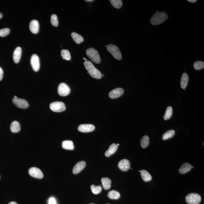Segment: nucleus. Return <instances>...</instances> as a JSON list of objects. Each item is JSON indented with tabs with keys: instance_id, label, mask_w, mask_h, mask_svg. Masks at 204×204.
Listing matches in <instances>:
<instances>
[{
	"instance_id": "nucleus-1",
	"label": "nucleus",
	"mask_w": 204,
	"mask_h": 204,
	"mask_svg": "<svg viewBox=\"0 0 204 204\" xmlns=\"http://www.w3.org/2000/svg\"><path fill=\"white\" fill-rule=\"evenodd\" d=\"M84 65L86 69L88 71V73L93 78L96 79L101 78V73L95 67L92 62L88 60L85 61Z\"/></svg>"
},
{
	"instance_id": "nucleus-2",
	"label": "nucleus",
	"mask_w": 204,
	"mask_h": 204,
	"mask_svg": "<svg viewBox=\"0 0 204 204\" xmlns=\"http://www.w3.org/2000/svg\"><path fill=\"white\" fill-rule=\"evenodd\" d=\"M168 16L164 12L156 13L152 16L151 19V22L152 25H158L162 24L166 21L168 18Z\"/></svg>"
},
{
	"instance_id": "nucleus-3",
	"label": "nucleus",
	"mask_w": 204,
	"mask_h": 204,
	"mask_svg": "<svg viewBox=\"0 0 204 204\" xmlns=\"http://www.w3.org/2000/svg\"><path fill=\"white\" fill-rule=\"evenodd\" d=\"M86 54L90 59L95 63H99L101 58L98 51L95 49L91 48L86 50Z\"/></svg>"
},
{
	"instance_id": "nucleus-4",
	"label": "nucleus",
	"mask_w": 204,
	"mask_h": 204,
	"mask_svg": "<svg viewBox=\"0 0 204 204\" xmlns=\"http://www.w3.org/2000/svg\"><path fill=\"white\" fill-rule=\"evenodd\" d=\"M107 50L113 56L115 59L118 60H121L122 55L118 48L114 45L109 44L107 46Z\"/></svg>"
},
{
	"instance_id": "nucleus-5",
	"label": "nucleus",
	"mask_w": 204,
	"mask_h": 204,
	"mask_svg": "<svg viewBox=\"0 0 204 204\" xmlns=\"http://www.w3.org/2000/svg\"><path fill=\"white\" fill-rule=\"evenodd\" d=\"M186 201L189 204H198L201 202V197L197 193H190L186 196Z\"/></svg>"
},
{
	"instance_id": "nucleus-6",
	"label": "nucleus",
	"mask_w": 204,
	"mask_h": 204,
	"mask_svg": "<svg viewBox=\"0 0 204 204\" xmlns=\"http://www.w3.org/2000/svg\"><path fill=\"white\" fill-rule=\"evenodd\" d=\"M50 108L54 112H60L65 111V105L63 102L55 101L51 103L50 105Z\"/></svg>"
},
{
	"instance_id": "nucleus-7",
	"label": "nucleus",
	"mask_w": 204,
	"mask_h": 204,
	"mask_svg": "<svg viewBox=\"0 0 204 204\" xmlns=\"http://www.w3.org/2000/svg\"><path fill=\"white\" fill-rule=\"evenodd\" d=\"M58 94L61 96H66L69 94L71 89L67 84L64 83H61L58 86Z\"/></svg>"
},
{
	"instance_id": "nucleus-8",
	"label": "nucleus",
	"mask_w": 204,
	"mask_h": 204,
	"mask_svg": "<svg viewBox=\"0 0 204 204\" xmlns=\"http://www.w3.org/2000/svg\"><path fill=\"white\" fill-rule=\"evenodd\" d=\"M12 101L13 104H15L16 106L19 108L25 109L29 106L28 102L23 99L14 98H13Z\"/></svg>"
},
{
	"instance_id": "nucleus-9",
	"label": "nucleus",
	"mask_w": 204,
	"mask_h": 204,
	"mask_svg": "<svg viewBox=\"0 0 204 204\" xmlns=\"http://www.w3.org/2000/svg\"><path fill=\"white\" fill-rule=\"evenodd\" d=\"M30 175L34 178L41 179L43 177V174L40 169L36 167L30 168L29 170Z\"/></svg>"
},
{
	"instance_id": "nucleus-10",
	"label": "nucleus",
	"mask_w": 204,
	"mask_h": 204,
	"mask_svg": "<svg viewBox=\"0 0 204 204\" xmlns=\"http://www.w3.org/2000/svg\"><path fill=\"white\" fill-rule=\"evenodd\" d=\"M31 63L32 67L35 71H39L40 68V61L39 57L36 54H34L31 58Z\"/></svg>"
},
{
	"instance_id": "nucleus-11",
	"label": "nucleus",
	"mask_w": 204,
	"mask_h": 204,
	"mask_svg": "<svg viewBox=\"0 0 204 204\" xmlns=\"http://www.w3.org/2000/svg\"><path fill=\"white\" fill-rule=\"evenodd\" d=\"M95 129V126L91 124H83L79 126L78 130L82 132H92Z\"/></svg>"
},
{
	"instance_id": "nucleus-12",
	"label": "nucleus",
	"mask_w": 204,
	"mask_h": 204,
	"mask_svg": "<svg viewBox=\"0 0 204 204\" xmlns=\"http://www.w3.org/2000/svg\"><path fill=\"white\" fill-rule=\"evenodd\" d=\"M124 91L122 88H118L112 90L110 92L109 96L111 99H115L121 96L124 93Z\"/></svg>"
},
{
	"instance_id": "nucleus-13",
	"label": "nucleus",
	"mask_w": 204,
	"mask_h": 204,
	"mask_svg": "<svg viewBox=\"0 0 204 204\" xmlns=\"http://www.w3.org/2000/svg\"><path fill=\"white\" fill-rule=\"evenodd\" d=\"M130 162L127 159L122 160L118 164V166L120 170L124 172L128 171L130 169Z\"/></svg>"
},
{
	"instance_id": "nucleus-14",
	"label": "nucleus",
	"mask_w": 204,
	"mask_h": 204,
	"mask_svg": "<svg viewBox=\"0 0 204 204\" xmlns=\"http://www.w3.org/2000/svg\"><path fill=\"white\" fill-rule=\"evenodd\" d=\"M86 165V163L84 161H79L74 167L73 173L75 174H78L84 169Z\"/></svg>"
},
{
	"instance_id": "nucleus-15",
	"label": "nucleus",
	"mask_w": 204,
	"mask_h": 204,
	"mask_svg": "<svg viewBox=\"0 0 204 204\" xmlns=\"http://www.w3.org/2000/svg\"><path fill=\"white\" fill-rule=\"evenodd\" d=\"M30 31L34 34H38L39 30V24L36 20H33L30 24Z\"/></svg>"
},
{
	"instance_id": "nucleus-16",
	"label": "nucleus",
	"mask_w": 204,
	"mask_h": 204,
	"mask_svg": "<svg viewBox=\"0 0 204 204\" xmlns=\"http://www.w3.org/2000/svg\"><path fill=\"white\" fill-rule=\"evenodd\" d=\"M22 49L20 47H18L14 50L13 54V61L15 63H18L20 60Z\"/></svg>"
},
{
	"instance_id": "nucleus-17",
	"label": "nucleus",
	"mask_w": 204,
	"mask_h": 204,
	"mask_svg": "<svg viewBox=\"0 0 204 204\" xmlns=\"http://www.w3.org/2000/svg\"><path fill=\"white\" fill-rule=\"evenodd\" d=\"M192 169V165L189 163H185L179 169V172L181 174H185L190 171Z\"/></svg>"
},
{
	"instance_id": "nucleus-18",
	"label": "nucleus",
	"mask_w": 204,
	"mask_h": 204,
	"mask_svg": "<svg viewBox=\"0 0 204 204\" xmlns=\"http://www.w3.org/2000/svg\"><path fill=\"white\" fill-rule=\"evenodd\" d=\"M118 146L117 144H112L110 146L108 149L105 153V155L106 157H109L112 155L117 151Z\"/></svg>"
},
{
	"instance_id": "nucleus-19",
	"label": "nucleus",
	"mask_w": 204,
	"mask_h": 204,
	"mask_svg": "<svg viewBox=\"0 0 204 204\" xmlns=\"http://www.w3.org/2000/svg\"><path fill=\"white\" fill-rule=\"evenodd\" d=\"M189 80V76L188 74L186 73L183 74L180 81L181 88L185 90V88L187 86L188 84Z\"/></svg>"
},
{
	"instance_id": "nucleus-20",
	"label": "nucleus",
	"mask_w": 204,
	"mask_h": 204,
	"mask_svg": "<svg viewBox=\"0 0 204 204\" xmlns=\"http://www.w3.org/2000/svg\"><path fill=\"white\" fill-rule=\"evenodd\" d=\"M62 147L63 149L73 150L74 149L73 143L71 140H66L62 142Z\"/></svg>"
},
{
	"instance_id": "nucleus-21",
	"label": "nucleus",
	"mask_w": 204,
	"mask_h": 204,
	"mask_svg": "<svg viewBox=\"0 0 204 204\" xmlns=\"http://www.w3.org/2000/svg\"><path fill=\"white\" fill-rule=\"evenodd\" d=\"M10 130L13 133H17L21 130L20 125L17 121H14L10 125Z\"/></svg>"
},
{
	"instance_id": "nucleus-22",
	"label": "nucleus",
	"mask_w": 204,
	"mask_h": 204,
	"mask_svg": "<svg viewBox=\"0 0 204 204\" xmlns=\"http://www.w3.org/2000/svg\"><path fill=\"white\" fill-rule=\"evenodd\" d=\"M141 175L142 179L145 182L151 180L152 177L151 174L147 171L145 170H141Z\"/></svg>"
},
{
	"instance_id": "nucleus-23",
	"label": "nucleus",
	"mask_w": 204,
	"mask_h": 204,
	"mask_svg": "<svg viewBox=\"0 0 204 204\" xmlns=\"http://www.w3.org/2000/svg\"><path fill=\"white\" fill-rule=\"evenodd\" d=\"M71 36L74 41L78 44H80L84 41L83 37L76 33L73 32L71 34Z\"/></svg>"
},
{
	"instance_id": "nucleus-24",
	"label": "nucleus",
	"mask_w": 204,
	"mask_h": 204,
	"mask_svg": "<svg viewBox=\"0 0 204 204\" xmlns=\"http://www.w3.org/2000/svg\"><path fill=\"white\" fill-rule=\"evenodd\" d=\"M101 180L102 185L105 190H108L110 189L111 185V180L110 179L104 177L102 178Z\"/></svg>"
},
{
	"instance_id": "nucleus-25",
	"label": "nucleus",
	"mask_w": 204,
	"mask_h": 204,
	"mask_svg": "<svg viewBox=\"0 0 204 204\" xmlns=\"http://www.w3.org/2000/svg\"><path fill=\"white\" fill-rule=\"evenodd\" d=\"M107 196L112 200L118 199L120 197V194L118 192L115 190H112L109 192L107 195Z\"/></svg>"
},
{
	"instance_id": "nucleus-26",
	"label": "nucleus",
	"mask_w": 204,
	"mask_h": 204,
	"mask_svg": "<svg viewBox=\"0 0 204 204\" xmlns=\"http://www.w3.org/2000/svg\"><path fill=\"white\" fill-rule=\"evenodd\" d=\"M149 143V139L148 136H145L141 138V146L143 148L145 149L148 147Z\"/></svg>"
},
{
	"instance_id": "nucleus-27",
	"label": "nucleus",
	"mask_w": 204,
	"mask_h": 204,
	"mask_svg": "<svg viewBox=\"0 0 204 204\" xmlns=\"http://www.w3.org/2000/svg\"><path fill=\"white\" fill-rule=\"evenodd\" d=\"M173 113V108L171 106H169L167 108L165 115L163 116V118L165 120L170 119Z\"/></svg>"
},
{
	"instance_id": "nucleus-28",
	"label": "nucleus",
	"mask_w": 204,
	"mask_h": 204,
	"mask_svg": "<svg viewBox=\"0 0 204 204\" xmlns=\"http://www.w3.org/2000/svg\"><path fill=\"white\" fill-rule=\"evenodd\" d=\"M61 55L63 59L69 61L71 59V55L68 50L63 49L61 51Z\"/></svg>"
},
{
	"instance_id": "nucleus-29",
	"label": "nucleus",
	"mask_w": 204,
	"mask_h": 204,
	"mask_svg": "<svg viewBox=\"0 0 204 204\" xmlns=\"http://www.w3.org/2000/svg\"><path fill=\"white\" fill-rule=\"evenodd\" d=\"M175 133V131L173 130H171L167 131L163 135V140H165L171 138L174 136Z\"/></svg>"
},
{
	"instance_id": "nucleus-30",
	"label": "nucleus",
	"mask_w": 204,
	"mask_h": 204,
	"mask_svg": "<svg viewBox=\"0 0 204 204\" xmlns=\"http://www.w3.org/2000/svg\"><path fill=\"white\" fill-rule=\"evenodd\" d=\"M110 1L112 6L116 9H120L122 6L123 2L121 0H111Z\"/></svg>"
},
{
	"instance_id": "nucleus-31",
	"label": "nucleus",
	"mask_w": 204,
	"mask_h": 204,
	"mask_svg": "<svg viewBox=\"0 0 204 204\" xmlns=\"http://www.w3.org/2000/svg\"><path fill=\"white\" fill-rule=\"evenodd\" d=\"M193 66L195 69L197 71H199L204 68V63L202 61H198L195 62Z\"/></svg>"
},
{
	"instance_id": "nucleus-32",
	"label": "nucleus",
	"mask_w": 204,
	"mask_h": 204,
	"mask_svg": "<svg viewBox=\"0 0 204 204\" xmlns=\"http://www.w3.org/2000/svg\"><path fill=\"white\" fill-rule=\"evenodd\" d=\"M91 188L92 193L94 194H99L101 192L102 188L100 186H95V185H92Z\"/></svg>"
},
{
	"instance_id": "nucleus-33",
	"label": "nucleus",
	"mask_w": 204,
	"mask_h": 204,
	"mask_svg": "<svg viewBox=\"0 0 204 204\" xmlns=\"http://www.w3.org/2000/svg\"><path fill=\"white\" fill-rule=\"evenodd\" d=\"M51 24H52L53 26H55V27H57V26H58L59 22H58L57 16L56 15V14H54L51 15Z\"/></svg>"
},
{
	"instance_id": "nucleus-34",
	"label": "nucleus",
	"mask_w": 204,
	"mask_h": 204,
	"mask_svg": "<svg viewBox=\"0 0 204 204\" xmlns=\"http://www.w3.org/2000/svg\"><path fill=\"white\" fill-rule=\"evenodd\" d=\"M10 30L8 28L3 29L0 30V37H5L10 34Z\"/></svg>"
},
{
	"instance_id": "nucleus-35",
	"label": "nucleus",
	"mask_w": 204,
	"mask_h": 204,
	"mask_svg": "<svg viewBox=\"0 0 204 204\" xmlns=\"http://www.w3.org/2000/svg\"><path fill=\"white\" fill-rule=\"evenodd\" d=\"M49 204H57L56 200L53 197H51L49 200Z\"/></svg>"
},
{
	"instance_id": "nucleus-36",
	"label": "nucleus",
	"mask_w": 204,
	"mask_h": 204,
	"mask_svg": "<svg viewBox=\"0 0 204 204\" xmlns=\"http://www.w3.org/2000/svg\"><path fill=\"white\" fill-rule=\"evenodd\" d=\"M4 76V71L0 67V81L2 80Z\"/></svg>"
},
{
	"instance_id": "nucleus-37",
	"label": "nucleus",
	"mask_w": 204,
	"mask_h": 204,
	"mask_svg": "<svg viewBox=\"0 0 204 204\" xmlns=\"http://www.w3.org/2000/svg\"><path fill=\"white\" fill-rule=\"evenodd\" d=\"M188 1L190 3H195L197 1L196 0H188Z\"/></svg>"
},
{
	"instance_id": "nucleus-38",
	"label": "nucleus",
	"mask_w": 204,
	"mask_h": 204,
	"mask_svg": "<svg viewBox=\"0 0 204 204\" xmlns=\"http://www.w3.org/2000/svg\"><path fill=\"white\" fill-rule=\"evenodd\" d=\"M9 204H18L14 202H11L9 203Z\"/></svg>"
},
{
	"instance_id": "nucleus-39",
	"label": "nucleus",
	"mask_w": 204,
	"mask_h": 204,
	"mask_svg": "<svg viewBox=\"0 0 204 204\" xmlns=\"http://www.w3.org/2000/svg\"><path fill=\"white\" fill-rule=\"evenodd\" d=\"M86 1V2H92V1H93V0H87V1Z\"/></svg>"
},
{
	"instance_id": "nucleus-40",
	"label": "nucleus",
	"mask_w": 204,
	"mask_h": 204,
	"mask_svg": "<svg viewBox=\"0 0 204 204\" xmlns=\"http://www.w3.org/2000/svg\"><path fill=\"white\" fill-rule=\"evenodd\" d=\"M2 17V13H0V19Z\"/></svg>"
},
{
	"instance_id": "nucleus-41",
	"label": "nucleus",
	"mask_w": 204,
	"mask_h": 204,
	"mask_svg": "<svg viewBox=\"0 0 204 204\" xmlns=\"http://www.w3.org/2000/svg\"><path fill=\"white\" fill-rule=\"evenodd\" d=\"M83 59H84V60H85V61H87V59H86V58H83Z\"/></svg>"
},
{
	"instance_id": "nucleus-42",
	"label": "nucleus",
	"mask_w": 204,
	"mask_h": 204,
	"mask_svg": "<svg viewBox=\"0 0 204 204\" xmlns=\"http://www.w3.org/2000/svg\"><path fill=\"white\" fill-rule=\"evenodd\" d=\"M14 98H18V97H17V96H14Z\"/></svg>"
},
{
	"instance_id": "nucleus-43",
	"label": "nucleus",
	"mask_w": 204,
	"mask_h": 204,
	"mask_svg": "<svg viewBox=\"0 0 204 204\" xmlns=\"http://www.w3.org/2000/svg\"><path fill=\"white\" fill-rule=\"evenodd\" d=\"M117 145H118V146H119L120 145H119V144H117Z\"/></svg>"
},
{
	"instance_id": "nucleus-44",
	"label": "nucleus",
	"mask_w": 204,
	"mask_h": 204,
	"mask_svg": "<svg viewBox=\"0 0 204 204\" xmlns=\"http://www.w3.org/2000/svg\"><path fill=\"white\" fill-rule=\"evenodd\" d=\"M139 172H140H140H141V170H140V171H139Z\"/></svg>"
},
{
	"instance_id": "nucleus-45",
	"label": "nucleus",
	"mask_w": 204,
	"mask_h": 204,
	"mask_svg": "<svg viewBox=\"0 0 204 204\" xmlns=\"http://www.w3.org/2000/svg\"><path fill=\"white\" fill-rule=\"evenodd\" d=\"M93 204V203H92V204Z\"/></svg>"
},
{
	"instance_id": "nucleus-46",
	"label": "nucleus",
	"mask_w": 204,
	"mask_h": 204,
	"mask_svg": "<svg viewBox=\"0 0 204 204\" xmlns=\"http://www.w3.org/2000/svg\"></svg>"
}]
</instances>
